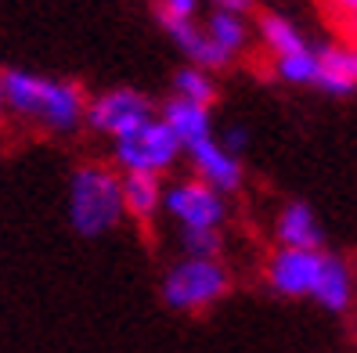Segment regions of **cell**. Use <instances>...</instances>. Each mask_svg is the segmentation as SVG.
<instances>
[{"label": "cell", "mask_w": 357, "mask_h": 353, "mask_svg": "<svg viewBox=\"0 0 357 353\" xmlns=\"http://www.w3.org/2000/svg\"><path fill=\"white\" fill-rule=\"evenodd\" d=\"M0 87H4L8 116L22 119L26 127H33L40 134L69 137L83 127L87 94L73 79L29 72V69H4L0 72Z\"/></svg>", "instance_id": "1"}, {"label": "cell", "mask_w": 357, "mask_h": 353, "mask_svg": "<svg viewBox=\"0 0 357 353\" xmlns=\"http://www.w3.org/2000/svg\"><path fill=\"white\" fill-rule=\"evenodd\" d=\"M325 263V249H275L264 267L267 288L282 299H310Z\"/></svg>", "instance_id": "8"}, {"label": "cell", "mask_w": 357, "mask_h": 353, "mask_svg": "<svg viewBox=\"0 0 357 353\" xmlns=\"http://www.w3.org/2000/svg\"><path fill=\"white\" fill-rule=\"evenodd\" d=\"M170 97L177 101H192V105H202V109H213V101H217V76L213 72H206L199 65H181L174 69L170 76Z\"/></svg>", "instance_id": "15"}, {"label": "cell", "mask_w": 357, "mask_h": 353, "mask_svg": "<svg viewBox=\"0 0 357 353\" xmlns=\"http://www.w3.org/2000/svg\"><path fill=\"white\" fill-rule=\"evenodd\" d=\"M310 299L318 303L328 314H347L357 299V274L354 267L335 256V253H325V263H321V274H318V285H314Z\"/></svg>", "instance_id": "11"}, {"label": "cell", "mask_w": 357, "mask_h": 353, "mask_svg": "<svg viewBox=\"0 0 357 353\" xmlns=\"http://www.w3.org/2000/svg\"><path fill=\"white\" fill-rule=\"evenodd\" d=\"M181 159L188 162L192 177H199L202 184L217 188L220 195H235L242 184H245V166H242V155L227 152L220 144V134H209V137H199L192 144L181 148Z\"/></svg>", "instance_id": "7"}, {"label": "cell", "mask_w": 357, "mask_h": 353, "mask_svg": "<svg viewBox=\"0 0 357 353\" xmlns=\"http://www.w3.org/2000/svg\"><path fill=\"white\" fill-rule=\"evenodd\" d=\"M109 166L116 173H137V177H159L166 180L181 162V144L174 130L162 123V116L141 123L137 130L109 141Z\"/></svg>", "instance_id": "4"}, {"label": "cell", "mask_w": 357, "mask_h": 353, "mask_svg": "<svg viewBox=\"0 0 357 353\" xmlns=\"http://www.w3.org/2000/svg\"><path fill=\"white\" fill-rule=\"evenodd\" d=\"M278 249H325V227L307 202H285L275 217Z\"/></svg>", "instance_id": "12"}, {"label": "cell", "mask_w": 357, "mask_h": 353, "mask_svg": "<svg viewBox=\"0 0 357 353\" xmlns=\"http://www.w3.org/2000/svg\"><path fill=\"white\" fill-rule=\"evenodd\" d=\"M209 8H217V11H235V15H249L253 11V0H206Z\"/></svg>", "instance_id": "20"}, {"label": "cell", "mask_w": 357, "mask_h": 353, "mask_svg": "<svg viewBox=\"0 0 357 353\" xmlns=\"http://www.w3.org/2000/svg\"><path fill=\"white\" fill-rule=\"evenodd\" d=\"M220 134V144L227 152H235V155H242L245 148H249V130L245 127H238V123H231L227 130H217Z\"/></svg>", "instance_id": "19"}, {"label": "cell", "mask_w": 357, "mask_h": 353, "mask_svg": "<svg viewBox=\"0 0 357 353\" xmlns=\"http://www.w3.org/2000/svg\"><path fill=\"white\" fill-rule=\"evenodd\" d=\"M202 33L206 40L213 44L217 58H220V65H235V61L253 47V26H249V18L245 15H235V11H217V8H209L202 18Z\"/></svg>", "instance_id": "9"}, {"label": "cell", "mask_w": 357, "mask_h": 353, "mask_svg": "<svg viewBox=\"0 0 357 353\" xmlns=\"http://www.w3.org/2000/svg\"><path fill=\"white\" fill-rule=\"evenodd\" d=\"M202 0H152L155 22H174V18H199Z\"/></svg>", "instance_id": "18"}, {"label": "cell", "mask_w": 357, "mask_h": 353, "mask_svg": "<svg viewBox=\"0 0 357 353\" xmlns=\"http://www.w3.org/2000/svg\"><path fill=\"white\" fill-rule=\"evenodd\" d=\"M66 213L79 238H105L127 220L123 217L119 173L109 162H79L69 173Z\"/></svg>", "instance_id": "2"}, {"label": "cell", "mask_w": 357, "mask_h": 353, "mask_svg": "<svg viewBox=\"0 0 357 353\" xmlns=\"http://www.w3.org/2000/svg\"><path fill=\"white\" fill-rule=\"evenodd\" d=\"M155 116H159V105L144 91H137V87H109V91H98L94 97H87L83 127H91L105 141H116V137L137 130L141 123H149Z\"/></svg>", "instance_id": "6"}, {"label": "cell", "mask_w": 357, "mask_h": 353, "mask_svg": "<svg viewBox=\"0 0 357 353\" xmlns=\"http://www.w3.org/2000/svg\"><path fill=\"white\" fill-rule=\"evenodd\" d=\"M159 296L174 314H206L231 296V271L224 260L177 256L162 271Z\"/></svg>", "instance_id": "3"}, {"label": "cell", "mask_w": 357, "mask_h": 353, "mask_svg": "<svg viewBox=\"0 0 357 353\" xmlns=\"http://www.w3.org/2000/svg\"><path fill=\"white\" fill-rule=\"evenodd\" d=\"M253 33L260 36V44L267 47V54H271V58H282V54H292V51H303V47H310L307 33H303L296 22H292L289 15H278V11H267V15H260Z\"/></svg>", "instance_id": "14"}, {"label": "cell", "mask_w": 357, "mask_h": 353, "mask_svg": "<svg viewBox=\"0 0 357 353\" xmlns=\"http://www.w3.org/2000/svg\"><path fill=\"white\" fill-rule=\"evenodd\" d=\"M177 249H181V256L220 260V253H224V235H220V231H177Z\"/></svg>", "instance_id": "17"}, {"label": "cell", "mask_w": 357, "mask_h": 353, "mask_svg": "<svg viewBox=\"0 0 357 353\" xmlns=\"http://www.w3.org/2000/svg\"><path fill=\"white\" fill-rule=\"evenodd\" d=\"M271 69L289 87H314V79H318V44L282 54V58H271Z\"/></svg>", "instance_id": "16"}, {"label": "cell", "mask_w": 357, "mask_h": 353, "mask_svg": "<svg viewBox=\"0 0 357 353\" xmlns=\"http://www.w3.org/2000/svg\"><path fill=\"white\" fill-rule=\"evenodd\" d=\"M8 116V109H4V87H0V119Z\"/></svg>", "instance_id": "21"}, {"label": "cell", "mask_w": 357, "mask_h": 353, "mask_svg": "<svg viewBox=\"0 0 357 353\" xmlns=\"http://www.w3.org/2000/svg\"><path fill=\"white\" fill-rule=\"evenodd\" d=\"M162 217L177 231H224L231 205H227V195H220L217 188H209V184L188 173V177H177L166 184Z\"/></svg>", "instance_id": "5"}, {"label": "cell", "mask_w": 357, "mask_h": 353, "mask_svg": "<svg viewBox=\"0 0 357 353\" xmlns=\"http://www.w3.org/2000/svg\"><path fill=\"white\" fill-rule=\"evenodd\" d=\"M354 274H357V271H354Z\"/></svg>", "instance_id": "22"}, {"label": "cell", "mask_w": 357, "mask_h": 353, "mask_svg": "<svg viewBox=\"0 0 357 353\" xmlns=\"http://www.w3.org/2000/svg\"><path fill=\"white\" fill-rule=\"evenodd\" d=\"M119 191H123V217L137 227H152L162 217V191L166 180L159 177H137V173H119Z\"/></svg>", "instance_id": "13"}, {"label": "cell", "mask_w": 357, "mask_h": 353, "mask_svg": "<svg viewBox=\"0 0 357 353\" xmlns=\"http://www.w3.org/2000/svg\"><path fill=\"white\" fill-rule=\"evenodd\" d=\"M314 91L328 97H350L357 91V47L350 44H318V79Z\"/></svg>", "instance_id": "10"}]
</instances>
